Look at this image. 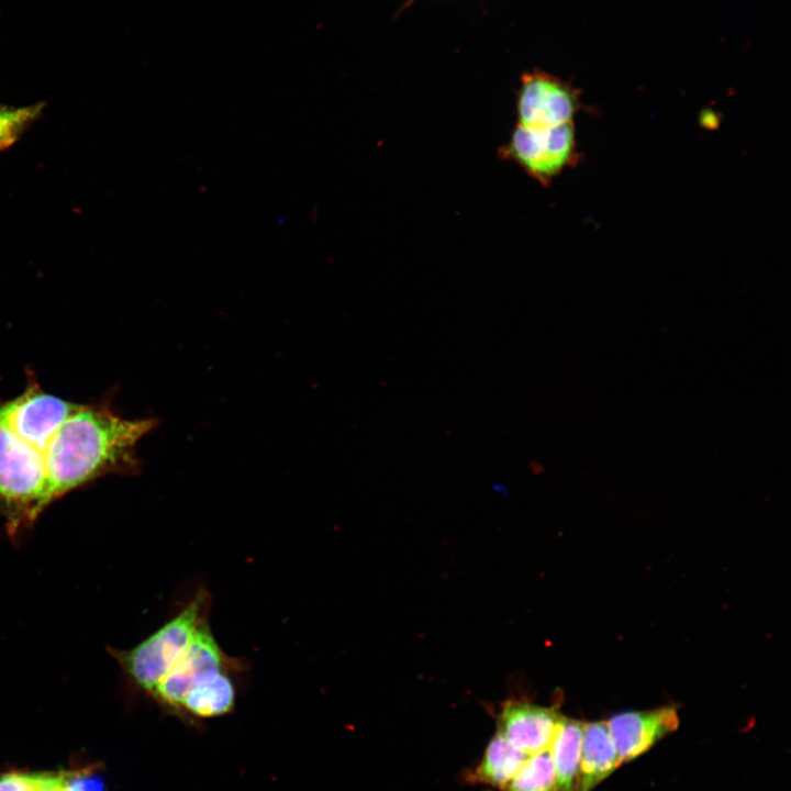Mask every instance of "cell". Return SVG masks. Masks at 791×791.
I'll list each match as a JSON object with an SVG mask.
<instances>
[{"label":"cell","instance_id":"1","mask_svg":"<svg viewBox=\"0 0 791 791\" xmlns=\"http://www.w3.org/2000/svg\"><path fill=\"white\" fill-rule=\"evenodd\" d=\"M156 426L152 417L130 420L107 406L77 404L43 455L52 501L100 477L136 471V445Z\"/></svg>","mask_w":791,"mask_h":791},{"label":"cell","instance_id":"2","mask_svg":"<svg viewBox=\"0 0 791 791\" xmlns=\"http://www.w3.org/2000/svg\"><path fill=\"white\" fill-rule=\"evenodd\" d=\"M212 598L199 588L158 630L130 649L108 648L123 677L145 697L164 678L200 625L210 620Z\"/></svg>","mask_w":791,"mask_h":791},{"label":"cell","instance_id":"3","mask_svg":"<svg viewBox=\"0 0 791 791\" xmlns=\"http://www.w3.org/2000/svg\"><path fill=\"white\" fill-rule=\"evenodd\" d=\"M51 503L43 457L0 423V514L10 537L31 528Z\"/></svg>","mask_w":791,"mask_h":791},{"label":"cell","instance_id":"4","mask_svg":"<svg viewBox=\"0 0 791 791\" xmlns=\"http://www.w3.org/2000/svg\"><path fill=\"white\" fill-rule=\"evenodd\" d=\"M247 669L246 660L222 649L207 620L147 698L160 712L178 720L183 699L192 688L220 671Z\"/></svg>","mask_w":791,"mask_h":791},{"label":"cell","instance_id":"5","mask_svg":"<svg viewBox=\"0 0 791 791\" xmlns=\"http://www.w3.org/2000/svg\"><path fill=\"white\" fill-rule=\"evenodd\" d=\"M503 160L521 167L539 185L548 187L566 168L579 163L573 122L556 126L516 124L510 140L498 149Z\"/></svg>","mask_w":791,"mask_h":791},{"label":"cell","instance_id":"6","mask_svg":"<svg viewBox=\"0 0 791 791\" xmlns=\"http://www.w3.org/2000/svg\"><path fill=\"white\" fill-rule=\"evenodd\" d=\"M582 109L580 90L549 73L522 74L515 98L517 124L556 126L573 122Z\"/></svg>","mask_w":791,"mask_h":791},{"label":"cell","instance_id":"7","mask_svg":"<svg viewBox=\"0 0 791 791\" xmlns=\"http://www.w3.org/2000/svg\"><path fill=\"white\" fill-rule=\"evenodd\" d=\"M77 403L59 399L30 386L22 394L0 405V423L26 441L43 457L58 426Z\"/></svg>","mask_w":791,"mask_h":791},{"label":"cell","instance_id":"8","mask_svg":"<svg viewBox=\"0 0 791 791\" xmlns=\"http://www.w3.org/2000/svg\"><path fill=\"white\" fill-rule=\"evenodd\" d=\"M605 723L622 765L643 755L659 739L675 732L679 717L675 708L666 706L619 713Z\"/></svg>","mask_w":791,"mask_h":791},{"label":"cell","instance_id":"9","mask_svg":"<svg viewBox=\"0 0 791 791\" xmlns=\"http://www.w3.org/2000/svg\"><path fill=\"white\" fill-rule=\"evenodd\" d=\"M560 718L554 708L510 701L500 711L497 733L530 757L549 748Z\"/></svg>","mask_w":791,"mask_h":791},{"label":"cell","instance_id":"10","mask_svg":"<svg viewBox=\"0 0 791 791\" xmlns=\"http://www.w3.org/2000/svg\"><path fill=\"white\" fill-rule=\"evenodd\" d=\"M246 671H220L192 688L183 699L178 720L201 728L202 722L227 715L235 709L238 679Z\"/></svg>","mask_w":791,"mask_h":791},{"label":"cell","instance_id":"11","mask_svg":"<svg viewBox=\"0 0 791 791\" xmlns=\"http://www.w3.org/2000/svg\"><path fill=\"white\" fill-rule=\"evenodd\" d=\"M620 766L605 722L583 723L577 791H592Z\"/></svg>","mask_w":791,"mask_h":791},{"label":"cell","instance_id":"12","mask_svg":"<svg viewBox=\"0 0 791 791\" xmlns=\"http://www.w3.org/2000/svg\"><path fill=\"white\" fill-rule=\"evenodd\" d=\"M583 723L561 716L548 748L555 770V791H577Z\"/></svg>","mask_w":791,"mask_h":791},{"label":"cell","instance_id":"13","mask_svg":"<svg viewBox=\"0 0 791 791\" xmlns=\"http://www.w3.org/2000/svg\"><path fill=\"white\" fill-rule=\"evenodd\" d=\"M527 758L528 756L497 733L487 745L478 766L470 773L471 780L501 790Z\"/></svg>","mask_w":791,"mask_h":791},{"label":"cell","instance_id":"14","mask_svg":"<svg viewBox=\"0 0 791 791\" xmlns=\"http://www.w3.org/2000/svg\"><path fill=\"white\" fill-rule=\"evenodd\" d=\"M500 791H555V770L549 750L530 756Z\"/></svg>","mask_w":791,"mask_h":791},{"label":"cell","instance_id":"15","mask_svg":"<svg viewBox=\"0 0 791 791\" xmlns=\"http://www.w3.org/2000/svg\"><path fill=\"white\" fill-rule=\"evenodd\" d=\"M42 105L8 108L0 105V149L18 141L26 126L41 113Z\"/></svg>","mask_w":791,"mask_h":791},{"label":"cell","instance_id":"16","mask_svg":"<svg viewBox=\"0 0 791 791\" xmlns=\"http://www.w3.org/2000/svg\"><path fill=\"white\" fill-rule=\"evenodd\" d=\"M48 773L9 772L0 775V791H40Z\"/></svg>","mask_w":791,"mask_h":791},{"label":"cell","instance_id":"17","mask_svg":"<svg viewBox=\"0 0 791 791\" xmlns=\"http://www.w3.org/2000/svg\"><path fill=\"white\" fill-rule=\"evenodd\" d=\"M68 791H102V782L93 778H67Z\"/></svg>","mask_w":791,"mask_h":791},{"label":"cell","instance_id":"18","mask_svg":"<svg viewBox=\"0 0 791 791\" xmlns=\"http://www.w3.org/2000/svg\"><path fill=\"white\" fill-rule=\"evenodd\" d=\"M40 791H68L65 775H49Z\"/></svg>","mask_w":791,"mask_h":791}]
</instances>
